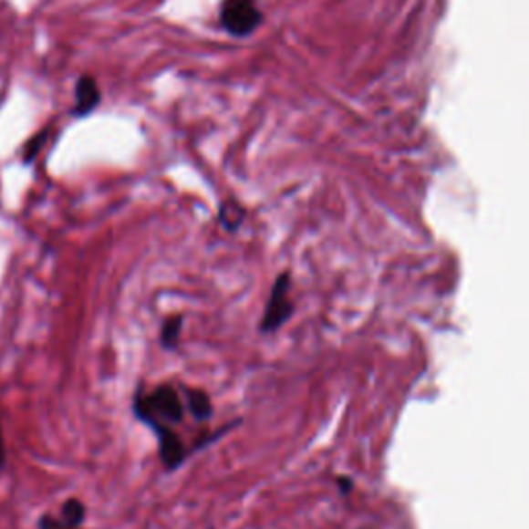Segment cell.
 I'll use <instances>...</instances> for the list:
<instances>
[{"mask_svg":"<svg viewBox=\"0 0 529 529\" xmlns=\"http://www.w3.org/2000/svg\"><path fill=\"white\" fill-rule=\"evenodd\" d=\"M132 411L143 424H181L184 418V399L172 385H158L153 391H137Z\"/></svg>","mask_w":529,"mask_h":529,"instance_id":"obj_1","label":"cell"},{"mask_svg":"<svg viewBox=\"0 0 529 529\" xmlns=\"http://www.w3.org/2000/svg\"><path fill=\"white\" fill-rule=\"evenodd\" d=\"M290 284L292 277L287 271L279 274L274 287H271L267 306H264V313L261 316L259 329L261 333H274L282 327L287 318L294 315V302L290 298Z\"/></svg>","mask_w":529,"mask_h":529,"instance_id":"obj_2","label":"cell"},{"mask_svg":"<svg viewBox=\"0 0 529 529\" xmlns=\"http://www.w3.org/2000/svg\"><path fill=\"white\" fill-rule=\"evenodd\" d=\"M220 21L228 34L248 36L261 26L263 15L254 0H223Z\"/></svg>","mask_w":529,"mask_h":529,"instance_id":"obj_3","label":"cell"},{"mask_svg":"<svg viewBox=\"0 0 529 529\" xmlns=\"http://www.w3.org/2000/svg\"><path fill=\"white\" fill-rule=\"evenodd\" d=\"M184 410H189L197 422H207L213 416L212 399L203 389H184Z\"/></svg>","mask_w":529,"mask_h":529,"instance_id":"obj_4","label":"cell"},{"mask_svg":"<svg viewBox=\"0 0 529 529\" xmlns=\"http://www.w3.org/2000/svg\"><path fill=\"white\" fill-rule=\"evenodd\" d=\"M75 98H77V108H75L77 116L91 112L93 108L99 104V89L96 85V79H91V77H81L79 83H77Z\"/></svg>","mask_w":529,"mask_h":529,"instance_id":"obj_5","label":"cell"},{"mask_svg":"<svg viewBox=\"0 0 529 529\" xmlns=\"http://www.w3.org/2000/svg\"><path fill=\"white\" fill-rule=\"evenodd\" d=\"M181 333H182V316L181 315L168 316L166 321L161 323V329H160L161 347L174 349L178 346V341H181Z\"/></svg>","mask_w":529,"mask_h":529,"instance_id":"obj_6","label":"cell"},{"mask_svg":"<svg viewBox=\"0 0 529 529\" xmlns=\"http://www.w3.org/2000/svg\"><path fill=\"white\" fill-rule=\"evenodd\" d=\"M85 515H88L85 504L79 499H68V501H65V504H62L58 519L62 521V524H67L71 527H81V524L85 521Z\"/></svg>","mask_w":529,"mask_h":529,"instance_id":"obj_7","label":"cell"},{"mask_svg":"<svg viewBox=\"0 0 529 529\" xmlns=\"http://www.w3.org/2000/svg\"><path fill=\"white\" fill-rule=\"evenodd\" d=\"M44 141H46V132H40V135H36L34 139H31V141L26 145V155H23V158H26V161H31V160L36 158L37 151L42 150Z\"/></svg>","mask_w":529,"mask_h":529,"instance_id":"obj_8","label":"cell"},{"mask_svg":"<svg viewBox=\"0 0 529 529\" xmlns=\"http://www.w3.org/2000/svg\"><path fill=\"white\" fill-rule=\"evenodd\" d=\"M40 529H79V527H71L67 524H62L58 517H52V515H44L40 519Z\"/></svg>","mask_w":529,"mask_h":529,"instance_id":"obj_9","label":"cell"},{"mask_svg":"<svg viewBox=\"0 0 529 529\" xmlns=\"http://www.w3.org/2000/svg\"><path fill=\"white\" fill-rule=\"evenodd\" d=\"M6 465V447H5V439H3V430H0V470Z\"/></svg>","mask_w":529,"mask_h":529,"instance_id":"obj_10","label":"cell"},{"mask_svg":"<svg viewBox=\"0 0 529 529\" xmlns=\"http://www.w3.org/2000/svg\"><path fill=\"white\" fill-rule=\"evenodd\" d=\"M337 482H339V484H341V493H344V494H346V493H349V490H352V480L339 478Z\"/></svg>","mask_w":529,"mask_h":529,"instance_id":"obj_11","label":"cell"}]
</instances>
